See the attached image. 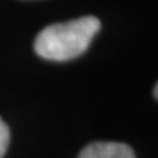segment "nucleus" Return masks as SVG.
Returning <instances> with one entry per match:
<instances>
[{"instance_id":"obj_1","label":"nucleus","mask_w":158,"mask_h":158,"mask_svg":"<svg viewBox=\"0 0 158 158\" xmlns=\"http://www.w3.org/2000/svg\"><path fill=\"white\" fill-rule=\"evenodd\" d=\"M99 29L100 21L94 16L53 24L38 33L34 41V50L45 59L69 61L87 50Z\"/></svg>"},{"instance_id":"obj_2","label":"nucleus","mask_w":158,"mask_h":158,"mask_svg":"<svg viewBox=\"0 0 158 158\" xmlns=\"http://www.w3.org/2000/svg\"><path fill=\"white\" fill-rule=\"evenodd\" d=\"M78 158H136L131 146L121 142H92L83 148Z\"/></svg>"},{"instance_id":"obj_3","label":"nucleus","mask_w":158,"mask_h":158,"mask_svg":"<svg viewBox=\"0 0 158 158\" xmlns=\"http://www.w3.org/2000/svg\"><path fill=\"white\" fill-rule=\"evenodd\" d=\"M9 145V128L0 117V158L7 153Z\"/></svg>"},{"instance_id":"obj_4","label":"nucleus","mask_w":158,"mask_h":158,"mask_svg":"<svg viewBox=\"0 0 158 158\" xmlns=\"http://www.w3.org/2000/svg\"><path fill=\"white\" fill-rule=\"evenodd\" d=\"M154 98L157 99V85H156V88H154Z\"/></svg>"}]
</instances>
